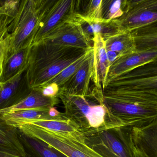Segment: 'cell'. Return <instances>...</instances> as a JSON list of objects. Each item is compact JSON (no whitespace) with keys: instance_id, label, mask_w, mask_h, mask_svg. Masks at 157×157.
I'll return each mask as SVG.
<instances>
[{"instance_id":"1","label":"cell","mask_w":157,"mask_h":157,"mask_svg":"<svg viewBox=\"0 0 157 157\" xmlns=\"http://www.w3.org/2000/svg\"><path fill=\"white\" fill-rule=\"evenodd\" d=\"M106 128L142 127L157 119V97L130 91H103Z\"/></svg>"},{"instance_id":"2","label":"cell","mask_w":157,"mask_h":157,"mask_svg":"<svg viewBox=\"0 0 157 157\" xmlns=\"http://www.w3.org/2000/svg\"><path fill=\"white\" fill-rule=\"evenodd\" d=\"M90 49L45 41L31 46L27 69V76L30 89H38L45 85Z\"/></svg>"},{"instance_id":"3","label":"cell","mask_w":157,"mask_h":157,"mask_svg":"<svg viewBox=\"0 0 157 157\" xmlns=\"http://www.w3.org/2000/svg\"><path fill=\"white\" fill-rule=\"evenodd\" d=\"M66 117L78 125L84 134L105 128L107 111L103 91L95 88L86 96L59 94Z\"/></svg>"},{"instance_id":"4","label":"cell","mask_w":157,"mask_h":157,"mask_svg":"<svg viewBox=\"0 0 157 157\" xmlns=\"http://www.w3.org/2000/svg\"><path fill=\"white\" fill-rule=\"evenodd\" d=\"M48 1H21L18 12L5 37L7 47L6 55L31 47Z\"/></svg>"},{"instance_id":"5","label":"cell","mask_w":157,"mask_h":157,"mask_svg":"<svg viewBox=\"0 0 157 157\" xmlns=\"http://www.w3.org/2000/svg\"><path fill=\"white\" fill-rule=\"evenodd\" d=\"M17 129L43 141L67 157H103L87 144L83 133H63L32 124H25Z\"/></svg>"},{"instance_id":"6","label":"cell","mask_w":157,"mask_h":157,"mask_svg":"<svg viewBox=\"0 0 157 157\" xmlns=\"http://www.w3.org/2000/svg\"><path fill=\"white\" fill-rule=\"evenodd\" d=\"M103 91L139 92L157 97V59L108 81Z\"/></svg>"},{"instance_id":"7","label":"cell","mask_w":157,"mask_h":157,"mask_svg":"<svg viewBox=\"0 0 157 157\" xmlns=\"http://www.w3.org/2000/svg\"><path fill=\"white\" fill-rule=\"evenodd\" d=\"M129 129L106 128L84 134L87 144L103 157H133Z\"/></svg>"},{"instance_id":"8","label":"cell","mask_w":157,"mask_h":157,"mask_svg":"<svg viewBox=\"0 0 157 157\" xmlns=\"http://www.w3.org/2000/svg\"><path fill=\"white\" fill-rule=\"evenodd\" d=\"M78 1L48 0L31 46L43 41L51 32L77 13Z\"/></svg>"},{"instance_id":"9","label":"cell","mask_w":157,"mask_h":157,"mask_svg":"<svg viewBox=\"0 0 157 157\" xmlns=\"http://www.w3.org/2000/svg\"><path fill=\"white\" fill-rule=\"evenodd\" d=\"M121 31H132L157 22V0H127L124 14L117 19Z\"/></svg>"},{"instance_id":"10","label":"cell","mask_w":157,"mask_h":157,"mask_svg":"<svg viewBox=\"0 0 157 157\" xmlns=\"http://www.w3.org/2000/svg\"><path fill=\"white\" fill-rule=\"evenodd\" d=\"M91 81L97 86L102 85L95 64L94 50L76 73L59 87V94L86 96L95 87H90Z\"/></svg>"},{"instance_id":"11","label":"cell","mask_w":157,"mask_h":157,"mask_svg":"<svg viewBox=\"0 0 157 157\" xmlns=\"http://www.w3.org/2000/svg\"><path fill=\"white\" fill-rule=\"evenodd\" d=\"M43 41L86 50L92 49L93 46L83 33L76 13L72 18L54 29Z\"/></svg>"},{"instance_id":"12","label":"cell","mask_w":157,"mask_h":157,"mask_svg":"<svg viewBox=\"0 0 157 157\" xmlns=\"http://www.w3.org/2000/svg\"><path fill=\"white\" fill-rule=\"evenodd\" d=\"M156 59V49L136 50L120 56L110 66L105 84L113 78Z\"/></svg>"},{"instance_id":"13","label":"cell","mask_w":157,"mask_h":157,"mask_svg":"<svg viewBox=\"0 0 157 157\" xmlns=\"http://www.w3.org/2000/svg\"><path fill=\"white\" fill-rule=\"evenodd\" d=\"M27 69L2 84V86L0 91V111L19 103L32 91L29 85Z\"/></svg>"},{"instance_id":"14","label":"cell","mask_w":157,"mask_h":157,"mask_svg":"<svg viewBox=\"0 0 157 157\" xmlns=\"http://www.w3.org/2000/svg\"><path fill=\"white\" fill-rule=\"evenodd\" d=\"M133 144L147 157H157V119L151 123L129 129Z\"/></svg>"},{"instance_id":"15","label":"cell","mask_w":157,"mask_h":157,"mask_svg":"<svg viewBox=\"0 0 157 157\" xmlns=\"http://www.w3.org/2000/svg\"><path fill=\"white\" fill-rule=\"evenodd\" d=\"M30 48L22 49L6 55L0 75L1 84L6 83L27 69Z\"/></svg>"},{"instance_id":"16","label":"cell","mask_w":157,"mask_h":157,"mask_svg":"<svg viewBox=\"0 0 157 157\" xmlns=\"http://www.w3.org/2000/svg\"><path fill=\"white\" fill-rule=\"evenodd\" d=\"M0 151L17 157H27L19 139L18 129L9 125L0 114Z\"/></svg>"},{"instance_id":"17","label":"cell","mask_w":157,"mask_h":157,"mask_svg":"<svg viewBox=\"0 0 157 157\" xmlns=\"http://www.w3.org/2000/svg\"><path fill=\"white\" fill-rule=\"evenodd\" d=\"M59 102V100L58 97H48L43 96L40 90L33 89L30 94L22 101L13 107L0 111V114L24 110L50 108L58 105Z\"/></svg>"},{"instance_id":"18","label":"cell","mask_w":157,"mask_h":157,"mask_svg":"<svg viewBox=\"0 0 157 157\" xmlns=\"http://www.w3.org/2000/svg\"><path fill=\"white\" fill-rule=\"evenodd\" d=\"M49 109L50 108H41L18 111L2 114V118L7 124L18 128L22 125L35 121L59 118L63 113L59 117L52 118L49 114Z\"/></svg>"},{"instance_id":"19","label":"cell","mask_w":157,"mask_h":157,"mask_svg":"<svg viewBox=\"0 0 157 157\" xmlns=\"http://www.w3.org/2000/svg\"><path fill=\"white\" fill-rule=\"evenodd\" d=\"M18 131L27 157H67L43 141L27 135L18 129Z\"/></svg>"},{"instance_id":"20","label":"cell","mask_w":157,"mask_h":157,"mask_svg":"<svg viewBox=\"0 0 157 157\" xmlns=\"http://www.w3.org/2000/svg\"><path fill=\"white\" fill-rule=\"evenodd\" d=\"M136 50L157 49V22L131 31Z\"/></svg>"},{"instance_id":"21","label":"cell","mask_w":157,"mask_h":157,"mask_svg":"<svg viewBox=\"0 0 157 157\" xmlns=\"http://www.w3.org/2000/svg\"><path fill=\"white\" fill-rule=\"evenodd\" d=\"M104 41L106 50L115 52L121 54V56L136 51L131 31H121Z\"/></svg>"},{"instance_id":"22","label":"cell","mask_w":157,"mask_h":157,"mask_svg":"<svg viewBox=\"0 0 157 157\" xmlns=\"http://www.w3.org/2000/svg\"><path fill=\"white\" fill-rule=\"evenodd\" d=\"M32 124L53 131L63 133H81L78 125L68 119L65 113L59 118L48 120H39L32 122Z\"/></svg>"},{"instance_id":"23","label":"cell","mask_w":157,"mask_h":157,"mask_svg":"<svg viewBox=\"0 0 157 157\" xmlns=\"http://www.w3.org/2000/svg\"><path fill=\"white\" fill-rule=\"evenodd\" d=\"M93 41L95 63L103 89L111 65L107 58V50L103 38L100 34H95Z\"/></svg>"},{"instance_id":"24","label":"cell","mask_w":157,"mask_h":157,"mask_svg":"<svg viewBox=\"0 0 157 157\" xmlns=\"http://www.w3.org/2000/svg\"><path fill=\"white\" fill-rule=\"evenodd\" d=\"M101 2L102 0L78 1L77 13L90 23L102 21L101 15Z\"/></svg>"},{"instance_id":"25","label":"cell","mask_w":157,"mask_h":157,"mask_svg":"<svg viewBox=\"0 0 157 157\" xmlns=\"http://www.w3.org/2000/svg\"><path fill=\"white\" fill-rule=\"evenodd\" d=\"M127 0H102L101 15L102 20L118 19L124 14Z\"/></svg>"},{"instance_id":"26","label":"cell","mask_w":157,"mask_h":157,"mask_svg":"<svg viewBox=\"0 0 157 157\" xmlns=\"http://www.w3.org/2000/svg\"><path fill=\"white\" fill-rule=\"evenodd\" d=\"M93 52V48H92L84 55H82L74 63L66 67L64 70L60 72L59 74L57 75L53 78L51 79L45 85L48 84H52V83L57 84L59 87L62 85L69 78H71V76H72L76 73V71L83 65L86 60L92 54Z\"/></svg>"},{"instance_id":"27","label":"cell","mask_w":157,"mask_h":157,"mask_svg":"<svg viewBox=\"0 0 157 157\" xmlns=\"http://www.w3.org/2000/svg\"><path fill=\"white\" fill-rule=\"evenodd\" d=\"M90 23L93 27L95 34H100L104 41L121 31L117 19Z\"/></svg>"},{"instance_id":"28","label":"cell","mask_w":157,"mask_h":157,"mask_svg":"<svg viewBox=\"0 0 157 157\" xmlns=\"http://www.w3.org/2000/svg\"><path fill=\"white\" fill-rule=\"evenodd\" d=\"M21 0H0V13L3 15L14 18L16 15Z\"/></svg>"},{"instance_id":"29","label":"cell","mask_w":157,"mask_h":157,"mask_svg":"<svg viewBox=\"0 0 157 157\" xmlns=\"http://www.w3.org/2000/svg\"><path fill=\"white\" fill-rule=\"evenodd\" d=\"M38 90H40L42 95L48 97H58L59 87L57 84L52 83L41 87Z\"/></svg>"},{"instance_id":"30","label":"cell","mask_w":157,"mask_h":157,"mask_svg":"<svg viewBox=\"0 0 157 157\" xmlns=\"http://www.w3.org/2000/svg\"><path fill=\"white\" fill-rule=\"evenodd\" d=\"M13 18L3 15L0 13V38L5 37Z\"/></svg>"},{"instance_id":"31","label":"cell","mask_w":157,"mask_h":157,"mask_svg":"<svg viewBox=\"0 0 157 157\" xmlns=\"http://www.w3.org/2000/svg\"><path fill=\"white\" fill-rule=\"evenodd\" d=\"M7 52V44L5 37L0 38V75L2 73L3 63Z\"/></svg>"},{"instance_id":"32","label":"cell","mask_w":157,"mask_h":157,"mask_svg":"<svg viewBox=\"0 0 157 157\" xmlns=\"http://www.w3.org/2000/svg\"><path fill=\"white\" fill-rule=\"evenodd\" d=\"M129 137H130V135H129ZM130 144L133 157H147L145 155L141 150L137 148V147H136L132 143V141H131L130 137Z\"/></svg>"},{"instance_id":"33","label":"cell","mask_w":157,"mask_h":157,"mask_svg":"<svg viewBox=\"0 0 157 157\" xmlns=\"http://www.w3.org/2000/svg\"><path fill=\"white\" fill-rule=\"evenodd\" d=\"M107 56L108 61L110 65H111L119 57L121 56V54L112 51H107Z\"/></svg>"},{"instance_id":"34","label":"cell","mask_w":157,"mask_h":157,"mask_svg":"<svg viewBox=\"0 0 157 157\" xmlns=\"http://www.w3.org/2000/svg\"><path fill=\"white\" fill-rule=\"evenodd\" d=\"M0 157H17L11 154L0 151Z\"/></svg>"},{"instance_id":"35","label":"cell","mask_w":157,"mask_h":157,"mask_svg":"<svg viewBox=\"0 0 157 157\" xmlns=\"http://www.w3.org/2000/svg\"><path fill=\"white\" fill-rule=\"evenodd\" d=\"M2 85L0 83V91H1V89H2Z\"/></svg>"}]
</instances>
